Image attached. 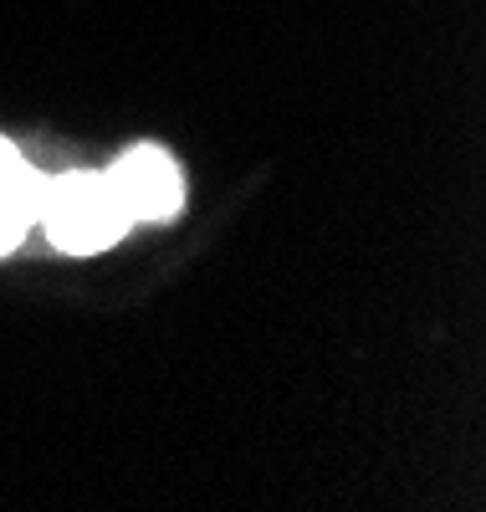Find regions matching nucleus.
Here are the masks:
<instances>
[{
	"label": "nucleus",
	"instance_id": "3",
	"mask_svg": "<svg viewBox=\"0 0 486 512\" xmlns=\"http://www.w3.org/2000/svg\"><path fill=\"white\" fill-rule=\"evenodd\" d=\"M41 185L47 180H41L11 144H0V251H11L26 236V226L36 221Z\"/></svg>",
	"mask_w": 486,
	"mask_h": 512
},
{
	"label": "nucleus",
	"instance_id": "1",
	"mask_svg": "<svg viewBox=\"0 0 486 512\" xmlns=\"http://www.w3.org/2000/svg\"><path fill=\"white\" fill-rule=\"evenodd\" d=\"M36 221L72 256H93L134 226L118 190H113V180H108V169H67L52 185H41Z\"/></svg>",
	"mask_w": 486,
	"mask_h": 512
},
{
	"label": "nucleus",
	"instance_id": "2",
	"mask_svg": "<svg viewBox=\"0 0 486 512\" xmlns=\"http://www.w3.org/2000/svg\"><path fill=\"white\" fill-rule=\"evenodd\" d=\"M108 180H113V190L128 210V221H169V216H180V205H185L180 164H174V154H164L154 144L128 149L108 169Z\"/></svg>",
	"mask_w": 486,
	"mask_h": 512
}]
</instances>
